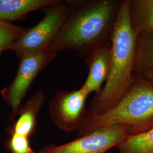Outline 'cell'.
<instances>
[{"label":"cell","mask_w":153,"mask_h":153,"mask_svg":"<svg viewBox=\"0 0 153 153\" xmlns=\"http://www.w3.org/2000/svg\"><path fill=\"white\" fill-rule=\"evenodd\" d=\"M123 0H67L65 20L50 45L58 54L73 51L85 58L92 49L110 41Z\"/></svg>","instance_id":"1"},{"label":"cell","mask_w":153,"mask_h":153,"mask_svg":"<svg viewBox=\"0 0 153 153\" xmlns=\"http://www.w3.org/2000/svg\"><path fill=\"white\" fill-rule=\"evenodd\" d=\"M136 38L129 19V0H123L110 39L112 58L109 75L104 88L91 100L89 115L105 114L130 90L135 76Z\"/></svg>","instance_id":"2"},{"label":"cell","mask_w":153,"mask_h":153,"mask_svg":"<svg viewBox=\"0 0 153 153\" xmlns=\"http://www.w3.org/2000/svg\"><path fill=\"white\" fill-rule=\"evenodd\" d=\"M110 126H124L128 136L153 129V83L135 74L131 88L120 102L103 115L92 116L88 113L77 132L82 137Z\"/></svg>","instance_id":"3"},{"label":"cell","mask_w":153,"mask_h":153,"mask_svg":"<svg viewBox=\"0 0 153 153\" xmlns=\"http://www.w3.org/2000/svg\"><path fill=\"white\" fill-rule=\"evenodd\" d=\"M68 8V1L60 0L45 7L42 9V19L33 27L26 28L9 50L19 59L48 49L65 20Z\"/></svg>","instance_id":"4"},{"label":"cell","mask_w":153,"mask_h":153,"mask_svg":"<svg viewBox=\"0 0 153 153\" xmlns=\"http://www.w3.org/2000/svg\"><path fill=\"white\" fill-rule=\"evenodd\" d=\"M57 54L48 49L27 55L19 59L16 76L11 83L3 88L1 94L6 105L11 109L10 120L14 121L22 100L39 73L49 65Z\"/></svg>","instance_id":"5"},{"label":"cell","mask_w":153,"mask_h":153,"mask_svg":"<svg viewBox=\"0 0 153 153\" xmlns=\"http://www.w3.org/2000/svg\"><path fill=\"white\" fill-rule=\"evenodd\" d=\"M88 96L81 88L73 91H57L48 103L52 121L62 131H78L88 114L85 107Z\"/></svg>","instance_id":"6"},{"label":"cell","mask_w":153,"mask_h":153,"mask_svg":"<svg viewBox=\"0 0 153 153\" xmlns=\"http://www.w3.org/2000/svg\"><path fill=\"white\" fill-rule=\"evenodd\" d=\"M127 136L123 126H107L65 144L47 146L37 153H106Z\"/></svg>","instance_id":"7"},{"label":"cell","mask_w":153,"mask_h":153,"mask_svg":"<svg viewBox=\"0 0 153 153\" xmlns=\"http://www.w3.org/2000/svg\"><path fill=\"white\" fill-rule=\"evenodd\" d=\"M112 58V44L105 42L94 48L85 57L88 68L87 78L81 88L88 95L95 93L98 95L102 85L109 75Z\"/></svg>","instance_id":"8"},{"label":"cell","mask_w":153,"mask_h":153,"mask_svg":"<svg viewBox=\"0 0 153 153\" xmlns=\"http://www.w3.org/2000/svg\"><path fill=\"white\" fill-rule=\"evenodd\" d=\"M45 100L42 90L34 93L25 103L21 104L18 112V119L9 127L8 134H15L29 138L34 134L39 114Z\"/></svg>","instance_id":"9"},{"label":"cell","mask_w":153,"mask_h":153,"mask_svg":"<svg viewBox=\"0 0 153 153\" xmlns=\"http://www.w3.org/2000/svg\"><path fill=\"white\" fill-rule=\"evenodd\" d=\"M57 0H0V22L12 23L25 18L31 11L43 9Z\"/></svg>","instance_id":"10"},{"label":"cell","mask_w":153,"mask_h":153,"mask_svg":"<svg viewBox=\"0 0 153 153\" xmlns=\"http://www.w3.org/2000/svg\"><path fill=\"white\" fill-rule=\"evenodd\" d=\"M129 14L137 35L153 30V0H129Z\"/></svg>","instance_id":"11"},{"label":"cell","mask_w":153,"mask_h":153,"mask_svg":"<svg viewBox=\"0 0 153 153\" xmlns=\"http://www.w3.org/2000/svg\"><path fill=\"white\" fill-rule=\"evenodd\" d=\"M153 70V30L137 35L135 52V74L141 75Z\"/></svg>","instance_id":"12"},{"label":"cell","mask_w":153,"mask_h":153,"mask_svg":"<svg viewBox=\"0 0 153 153\" xmlns=\"http://www.w3.org/2000/svg\"><path fill=\"white\" fill-rule=\"evenodd\" d=\"M119 153H153V128L133 136H127L116 147Z\"/></svg>","instance_id":"13"},{"label":"cell","mask_w":153,"mask_h":153,"mask_svg":"<svg viewBox=\"0 0 153 153\" xmlns=\"http://www.w3.org/2000/svg\"><path fill=\"white\" fill-rule=\"evenodd\" d=\"M26 28L9 22H0V56L25 32Z\"/></svg>","instance_id":"14"},{"label":"cell","mask_w":153,"mask_h":153,"mask_svg":"<svg viewBox=\"0 0 153 153\" xmlns=\"http://www.w3.org/2000/svg\"><path fill=\"white\" fill-rule=\"evenodd\" d=\"M6 148L9 153H37L30 146L28 138L15 134H8Z\"/></svg>","instance_id":"15"},{"label":"cell","mask_w":153,"mask_h":153,"mask_svg":"<svg viewBox=\"0 0 153 153\" xmlns=\"http://www.w3.org/2000/svg\"><path fill=\"white\" fill-rule=\"evenodd\" d=\"M139 76H141L143 78H144L145 79H146L147 81L152 83L153 84V70L144 73L143 74Z\"/></svg>","instance_id":"16"}]
</instances>
